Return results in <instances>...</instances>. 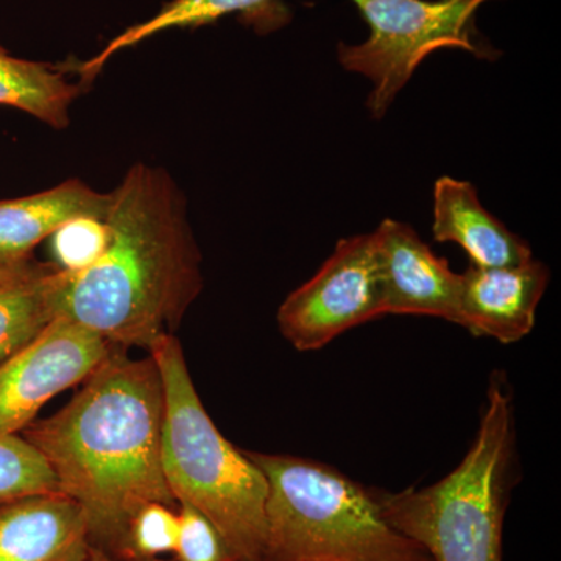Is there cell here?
<instances>
[{
    "label": "cell",
    "mask_w": 561,
    "mask_h": 561,
    "mask_svg": "<svg viewBox=\"0 0 561 561\" xmlns=\"http://www.w3.org/2000/svg\"><path fill=\"white\" fill-rule=\"evenodd\" d=\"M60 412L21 432L83 508L92 548L119 557L133 515L179 508L162 470L164 389L153 357L114 348Z\"/></svg>",
    "instance_id": "cell-1"
},
{
    "label": "cell",
    "mask_w": 561,
    "mask_h": 561,
    "mask_svg": "<svg viewBox=\"0 0 561 561\" xmlns=\"http://www.w3.org/2000/svg\"><path fill=\"white\" fill-rule=\"evenodd\" d=\"M110 195L105 250L87 271L69 273L58 317L114 348L149 351L175 335L201 295V250L186 197L164 169L138 162Z\"/></svg>",
    "instance_id": "cell-2"
},
{
    "label": "cell",
    "mask_w": 561,
    "mask_h": 561,
    "mask_svg": "<svg viewBox=\"0 0 561 561\" xmlns=\"http://www.w3.org/2000/svg\"><path fill=\"white\" fill-rule=\"evenodd\" d=\"M164 389L162 470L179 504L219 529L234 561H262L267 479L228 442L198 397L183 348L164 335L149 350Z\"/></svg>",
    "instance_id": "cell-3"
},
{
    "label": "cell",
    "mask_w": 561,
    "mask_h": 561,
    "mask_svg": "<svg viewBox=\"0 0 561 561\" xmlns=\"http://www.w3.org/2000/svg\"><path fill=\"white\" fill-rule=\"evenodd\" d=\"M515 459L512 391L494 376L476 440L456 470L424 489L373 491L382 518L432 561H502Z\"/></svg>",
    "instance_id": "cell-4"
},
{
    "label": "cell",
    "mask_w": 561,
    "mask_h": 561,
    "mask_svg": "<svg viewBox=\"0 0 561 561\" xmlns=\"http://www.w3.org/2000/svg\"><path fill=\"white\" fill-rule=\"evenodd\" d=\"M245 454L268 485L262 561H432L382 518L375 491L319 461Z\"/></svg>",
    "instance_id": "cell-5"
},
{
    "label": "cell",
    "mask_w": 561,
    "mask_h": 561,
    "mask_svg": "<svg viewBox=\"0 0 561 561\" xmlns=\"http://www.w3.org/2000/svg\"><path fill=\"white\" fill-rule=\"evenodd\" d=\"M365 24L368 38L341 43L339 62L373 83L367 108L382 119L421 62L442 49L470 51L494 61L500 51L482 39L474 18L491 0H350Z\"/></svg>",
    "instance_id": "cell-6"
},
{
    "label": "cell",
    "mask_w": 561,
    "mask_h": 561,
    "mask_svg": "<svg viewBox=\"0 0 561 561\" xmlns=\"http://www.w3.org/2000/svg\"><path fill=\"white\" fill-rule=\"evenodd\" d=\"M383 316L375 236L342 239L278 311L280 334L298 351L323 348L343 332Z\"/></svg>",
    "instance_id": "cell-7"
},
{
    "label": "cell",
    "mask_w": 561,
    "mask_h": 561,
    "mask_svg": "<svg viewBox=\"0 0 561 561\" xmlns=\"http://www.w3.org/2000/svg\"><path fill=\"white\" fill-rule=\"evenodd\" d=\"M113 350L95 332L57 317L0 364V434H21L43 405L83 382Z\"/></svg>",
    "instance_id": "cell-8"
},
{
    "label": "cell",
    "mask_w": 561,
    "mask_h": 561,
    "mask_svg": "<svg viewBox=\"0 0 561 561\" xmlns=\"http://www.w3.org/2000/svg\"><path fill=\"white\" fill-rule=\"evenodd\" d=\"M375 236L386 313L459 321L460 275L438 257L411 225L386 219Z\"/></svg>",
    "instance_id": "cell-9"
},
{
    "label": "cell",
    "mask_w": 561,
    "mask_h": 561,
    "mask_svg": "<svg viewBox=\"0 0 561 561\" xmlns=\"http://www.w3.org/2000/svg\"><path fill=\"white\" fill-rule=\"evenodd\" d=\"M551 272L540 261L513 267H479L460 273L459 321L479 337L501 343L523 341L535 327L538 305Z\"/></svg>",
    "instance_id": "cell-10"
},
{
    "label": "cell",
    "mask_w": 561,
    "mask_h": 561,
    "mask_svg": "<svg viewBox=\"0 0 561 561\" xmlns=\"http://www.w3.org/2000/svg\"><path fill=\"white\" fill-rule=\"evenodd\" d=\"M83 508L68 494H32L0 507V561H87Z\"/></svg>",
    "instance_id": "cell-11"
},
{
    "label": "cell",
    "mask_w": 561,
    "mask_h": 561,
    "mask_svg": "<svg viewBox=\"0 0 561 561\" xmlns=\"http://www.w3.org/2000/svg\"><path fill=\"white\" fill-rule=\"evenodd\" d=\"M432 234L437 242L457 243L479 267H513L531 260L529 243L483 208L470 181L437 180Z\"/></svg>",
    "instance_id": "cell-12"
},
{
    "label": "cell",
    "mask_w": 561,
    "mask_h": 561,
    "mask_svg": "<svg viewBox=\"0 0 561 561\" xmlns=\"http://www.w3.org/2000/svg\"><path fill=\"white\" fill-rule=\"evenodd\" d=\"M110 202V192L77 179L25 197L0 198V260H32L33 250L68 221L105 219Z\"/></svg>",
    "instance_id": "cell-13"
},
{
    "label": "cell",
    "mask_w": 561,
    "mask_h": 561,
    "mask_svg": "<svg viewBox=\"0 0 561 561\" xmlns=\"http://www.w3.org/2000/svg\"><path fill=\"white\" fill-rule=\"evenodd\" d=\"M230 14H241L261 32L276 31L290 20V10L279 0H171L150 20L131 25L111 39L98 55L81 62L80 77L90 83L114 55L138 46L158 33L203 27Z\"/></svg>",
    "instance_id": "cell-14"
},
{
    "label": "cell",
    "mask_w": 561,
    "mask_h": 561,
    "mask_svg": "<svg viewBox=\"0 0 561 561\" xmlns=\"http://www.w3.org/2000/svg\"><path fill=\"white\" fill-rule=\"evenodd\" d=\"M68 275L54 262L36 261L0 286V364L57 319Z\"/></svg>",
    "instance_id": "cell-15"
},
{
    "label": "cell",
    "mask_w": 561,
    "mask_h": 561,
    "mask_svg": "<svg viewBox=\"0 0 561 561\" xmlns=\"http://www.w3.org/2000/svg\"><path fill=\"white\" fill-rule=\"evenodd\" d=\"M81 94V84L72 83L65 70L49 62L13 57L0 46V105L24 111L62 130L70 122V106Z\"/></svg>",
    "instance_id": "cell-16"
},
{
    "label": "cell",
    "mask_w": 561,
    "mask_h": 561,
    "mask_svg": "<svg viewBox=\"0 0 561 561\" xmlns=\"http://www.w3.org/2000/svg\"><path fill=\"white\" fill-rule=\"evenodd\" d=\"M60 490L43 454L21 434H0V507L32 494Z\"/></svg>",
    "instance_id": "cell-17"
},
{
    "label": "cell",
    "mask_w": 561,
    "mask_h": 561,
    "mask_svg": "<svg viewBox=\"0 0 561 561\" xmlns=\"http://www.w3.org/2000/svg\"><path fill=\"white\" fill-rule=\"evenodd\" d=\"M179 540V508L149 502L133 515L119 557L124 561H154L175 552Z\"/></svg>",
    "instance_id": "cell-18"
},
{
    "label": "cell",
    "mask_w": 561,
    "mask_h": 561,
    "mask_svg": "<svg viewBox=\"0 0 561 561\" xmlns=\"http://www.w3.org/2000/svg\"><path fill=\"white\" fill-rule=\"evenodd\" d=\"M106 239L108 230L105 219L80 217L70 220L50 238L54 264L72 275L87 271L102 256Z\"/></svg>",
    "instance_id": "cell-19"
},
{
    "label": "cell",
    "mask_w": 561,
    "mask_h": 561,
    "mask_svg": "<svg viewBox=\"0 0 561 561\" xmlns=\"http://www.w3.org/2000/svg\"><path fill=\"white\" fill-rule=\"evenodd\" d=\"M175 561H234L224 535L203 513L179 504Z\"/></svg>",
    "instance_id": "cell-20"
},
{
    "label": "cell",
    "mask_w": 561,
    "mask_h": 561,
    "mask_svg": "<svg viewBox=\"0 0 561 561\" xmlns=\"http://www.w3.org/2000/svg\"><path fill=\"white\" fill-rule=\"evenodd\" d=\"M35 257L27 261H5L0 260V286L10 283L11 279L18 278L22 273L28 271L35 264Z\"/></svg>",
    "instance_id": "cell-21"
},
{
    "label": "cell",
    "mask_w": 561,
    "mask_h": 561,
    "mask_svg": "<svg viewBox=\"0 0 561 561\" xmlns=\"http://www.w3.org/2000/svg\"><path fill=\"white\" fill-rule=\"evenodd\" d=\"M87 561H124L119 559H114L110 553L99 551V549L92 548L91 556L88 557ZM154 561H164V560H154Z\"/></svg>",
    "instance_id": "cell-22"
}]
</instances>
